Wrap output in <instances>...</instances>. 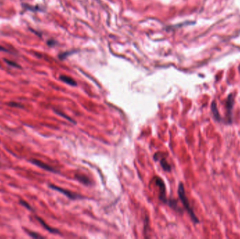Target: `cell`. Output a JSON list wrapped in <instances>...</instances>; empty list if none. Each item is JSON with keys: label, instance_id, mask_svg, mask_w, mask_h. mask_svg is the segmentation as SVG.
<instances>
[{"label": "cell", "instance_id": "6da1fadb", "mask_svg": "<svg viewBox=\"0 0 240 239\" xmlns=\"http://www.w3.org/2000/svg\"><path fill=\"white\" fill-rule=\"evenodd\" d=\"M178 196H179L180 201H181L182 203H183L184 208H186L187 212L188 213V214H189L190 216L192 222H194V224L199 223V219H198L197 217H196V215L194 214L192 208H191L190 204V202L189 201H188V197H187L186 194L184 185H183V184L182 183V182H180V183L179 184V186H178Z\"/></svg>", "mask_w": 240, "mask_h": 239}, {"label": "cell", "instance_id": "7a4b0ae2", "mask_svg": "<svg viewBox=\"0 0 240 239\" xmlns=\"http://www.w3.org/2000/svg\"><path fill=\"white\" fill-rule=\"evenodd\" d=\"M235 105V94L230 93L228 95L226 100L225 102V117L223 119L224 122L227 124H231L233 122V110Z\"/></svg>", "mask_w": 240, "mask_h": 239}, {"label": "cell", "instance_id": "3957f363", "mask_svg": "<svg viewBox=\"0 0 240 239\" xmlns=\"http://www.w3.org/2000/svg\"><path fill=\"white\" fill-rule=\"evenodd\" d=\"M49 187L51 189H52L56 190V191H59V192H61V193L63 194L65 196L68 197V198H70V199H77V198H81V196L78 195L77 194L73 193V192L68 191V190H66L65 189L61 188V187L56 186V185H50Z\"/></svg>", "mask_w": 240, "mask_h": 239}, {"label": "cell", "instance_id": "277c9868", "mask_svg": "<svg viewBox=\"0 0 240 239\" xmlns=\"http://www.w3.org/2000/svg\"><path fill=\"white\" fill-rule=\"evenodd\" d=\"M156 185L159 187V198L161 201H162L165 203L166 202V188L165 185H164V181L160 178V177H156L154 178Z\"/></svg>", "mask_w": 240, "mask_h": 239}, {"label": "cell", "instance_id": "5b68a950", "mask_svg": "<svg viewBox=\"0 0 240 239\" xmlns=\"http://www.w3.org/2000/svg\"><path fill=\"white\" fill-rule=\"evenodd\" d=\"M30 162H31L32 164L36 165L37 166L39 167L40 168L43 169V170H47V171H49V172H57V170H56L55 168H54L52 166L45 164V163L39 161V160L33 159L30 160Z\"/></svg>", "mask_w": 240, "mask_h": 239}, {"label": "cell", "instance_id": "8992f818", "mask_svg": "<svg viewBox=\"0 0 240 239\" xmlns=\"http://www.w3.org/2000/svg\"><path fill=\"white\" fill-rule=\"evenodd\" d=\"M211 112L212 114H213L214 120L218 122H220L221 121H223V119L221 117L220 113L218 112V107H217V104L215 100L212 102L211 105Z\"/></svg>", "mask_w": 240, "mask_h": 239}, {"label": "cell", "instance_id": "52a82bcc", "mask_svg": "<svg viewBox=\"0 0 240 239\" xmlns=\"http://www.w3.org/2000/svg\"><path fill=\"white\" fill-rule=\"evenodd\" d=\"M37 217V220L39 221V223L41 224V225H42V227H44V228H45V229H46V230L48 231V232H51V233H59V231L58 230H57V229H54V228H52V227H49V225H48V224H46V223H45V222L44 220H43L42 219H41V218L40 217Z\"/></svg>", "mask_w": 240, "mask_h": 239}, {"label": "cell", "instance_id": "ba28073f", "mask_svg": "<svg viewBox=\"0 0 240 239\" xmlns=\"http://www.w3.org/2000/svg\"><path fill=\"white\" fill-rule=\"evenodd\" d=\"M75 177H76L77 180H78L80 182H82V183L84 184V185H91V180H90L86 176L82 175V174H76V175H75Z\"/></svg>", "mask_w": 240, "mask_h": 239}, {"label": "cell", "instance_id": "9c48e42d", "mask_svg": "<svg viewBox=\"0 0 240 239\" xmlns=\"http://www.w3.org/2000/svg\"><path fill=\"white\" fill-rule=\"evenodd\" d=\"M60 79L61 81H63V82H65V83L67 84L70 85V86H76L77 85V83L76 81H75V80L72 79L71 77H67V76H65V75H62L60 77Z\"/></svg>", "mask_w": 240, "mask_h": 239}, {"label": "cell", "instance_id": "30bf717a", "mask_svg": "<svg viewBox=\"0 0 240 239\" xmlns=\"http://www.w3.org/2000/svg\"><path fill=\"white\" fill-rule=\"evenodd\" d=\"M160 164L165 171L170 172L171 170V167L170 164L167 162V160L164 159V158H162V159H160Z\"/></svg>", "mask_w": 240, "mask_h": 239}, {"label": "cell", "instance_id": "8fae6325", "mask_svg": "<svg viewBox=\"0 0 240 239\" xmlns=\"http://www.w3.org/2000/svg\"><path fill=\"white\" fill-rule=\"evenodd\" d=\"M55 112H56V114H59V115H61V116H62L63 117H65L66 119H67V120L68 121H70V122H72V123H73V124H76V122H75V121L73 120V119H72L70 117H67V115H65V114H64L63 113H62V112H59V111H55Z\"/></svg>", "mask_w": 240, "mask_h": 239}, {"label": "cell", "instance_id": "7c38bea8", "mask_svg": "<svg viewBox=\"0 0 240 239\" xmlns=\"http://www.w3.org/2000/svg\"><path fill=\"white\" fill-rule=\"evenodd\" d=\"M9 105L11 107H17V108H22L23 107V105L20 103H16V102H11V103H9Z\"/></svg>", "mask_w": 240, "mask_h": 239}, {"label": "cell", "instance_id": "4fadbf2b", "mask_svg": "<svg viewBox=\"0 0 240 239\" xmlns=\"http://www.w3.org/2000/svg\"><path fill=\"white\" fill-rule=\"evenodd\" d=\"M20 203L22 205V206H23L24 207H25L27 209L29 210H33V208H31V206H30V205L29 204V203H27L26 201H23V200H20Z\"/></svg>", "mask_w": 240, "mask_h": 239}, {"label": "cell", "instance_id": "5bb4252c", "mask_svg": "<svg viewBox=\"0 0 240 239\" xmlns=\"http://www.w3.org/2000/svg\"><path fill=\"white\" fill-rule=\"evenodd\" d=\"M28 234L32 236L33 238H44L42 236H40L39 234L37 233H35V232H28Z\"/></svg>", "mask_w": 240, "mask_h": 239}, {"label": "cell", "instance_id": "9a60e30c", "mask_svg": "<svg viewBox=\"0 0 240 239\" xmlns=\"http://www.w3.org/2000/svg\"><path fill=\"white\" fill-rule=\"evenodd\" d=\"M6 62H7V63L9 64V65H10L14 66V67H18V65L16 63H13V62H11V61L7 60H6Z\"/></svg>", "mask_w": 240, "mask_h": 239}]
</instances>
